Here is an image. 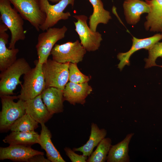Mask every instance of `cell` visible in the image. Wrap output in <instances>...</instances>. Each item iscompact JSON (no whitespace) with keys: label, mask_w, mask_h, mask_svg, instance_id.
I'll use <instances>...</instances> for the list:
<instances>
[{"label":"cell","mask_w":162,"mask_h":162,"mask_svg":"<svg viewBox=\"0 0 162 162\" xmlns=\"http://www.w3.org/2000/svg\"><path fill=\"white\" fill-rule=\"evenodd\" d=\"M69 70V82L81 83L88 82L90 80L89 76L84 75L80 71L77 64L70 63Z\"/></svg>","instance_id":"obj_27"},{"label":"cell","mask_w":162,"mask_h":162,"mask_svg":"<svg viewBox=\"0 0 162 162\" xmlns=\"http://www.w3.org/2000/svg\"><path fill=\"white\" fill-rule=\"evenodd\" d=\"M40 135L34 130L28 132H12L3 139V142L10 145L30 146L39 144Z\"/></svg>","instance_id":"obj_22"},{"label":"cell","mask_w":162,"mask_h":162,"mask_svg":"<svg viewBox=\"0 0 162 162\" xmlns=\"http://www.w3.org/2000/svg\"><path fill=\"white\" fill-rule=\"evenodd\" d=\"M158 66H159V67H161V68H162V65H160V66L158 65Z\"/></svg>","instance_id":"obj_31"},{"label":"cell","mask_w":162,"mask_h":162,"mask_svg":"<svg viewBox=\"0 0 162 162\" xmlns=\"http://www.w3.org/2000/svg\"><path fill=\"white\" fill-rule=\"evenodd\" d=\"M148 57L145 59L146 62L145 68L158 66L155 62L158 57H162V42L155 44L148 50Z\"/></svg>","instance_id":"obj_26"},{"label":"cell","mask_w":162,"mask_h":162,"mask_svg":"<svg viewBox=\"0 0 162 162\" xmlns=\"http://www.w3.org/2000/svg\"><path fill=\"white\" fill-rule=\"evenodd\" d=\"M44 155L38 154L30 158L28 160V162H50L47 158H46Z\"/></svg>","instance_id":"obj_29"},{"label":"cell","mask_w":162,"mask_h":162,"mask_svg":"<svg viewBox=\"0 0 162 162\" xmlns=\"http://www.w3.org/2000/svg\"><path fill=\"white\" fill-rule=\"evenodd\" d=\"M130 133L126 135L125 138L118 143L112 146L107 156V162H129L128 154L129 145L134 135Z\"/></svg>","instance_id":"obj_20"},{"label":"cell","mask_w":162,"mask_h":162,"mask_svg":"<svg viewBox=\"0 0 162 162\" xmlns=\"http://www.w3.org/2000/svg\"><path fill=\"white\" fill-rule=\"evenodd\" d=\"M31 68L23 58L17 59L11 65L0 74V95H11L19 85H22L20 79L28 72Z\"/></svg>","instance_id":"obj_2"},{"label":"cell","mask_w":162,"mask_h":162,"mask_svg":"<svg viewBox=\"0 0 162 162\" xmlns=\"http://www.w3.org/2000/svg\"><path fill=\"white\" fill-rule=\"evenodd\" d=\"M64 150L66 154L72 162H86L87 157L79 155L76 153L74 151L70 148L65 147Z\"/></svg>","instance_id":"obj_28"},{"label":"cell","mask_w":162,"mask_h":162,"mask_svg":"<svg viewBox=\"0 0 162 162\" xmlns=\"http://www.w3.org/2000/svg\"><path fill=\"white\" fill-rule=\"evenodd\" d=\"M88 0L92 4L93 9V13L89 18V27L92 30L96 31L99 24H107L112 17L110 12L104 9L103 4L101 0Z\"/></svg>","instance_id":"obj_23"},{"label":"cell","mask_w":162,"mask_h":162,"mask_svg":"<svg viewBox=\"0 0 162 162\" xmlns=\"http://www.w3.org/2000/svg\"><path fill=\"white\" fill-rule=\"evenodd\" d=\"M67 30L65 26L51 27L39 34L36 48L39 63L42 64L46 62L55 44L64 37Z\"/></svg>","instance_id":"obj_6"},{"label":"cell","mask_w":162,"mask_h":162,"mask_svg":"<svg viewBox=\"0 0 162 162\" xmlns=\"http://www.w3.org/2000/svg\"><path fill=\"white\" fill-rule=\"evenodd\" d=\"M73 16L77 20V22H74L75 30L79 36L82 45L89 52L98 50L102 40L101 34L96 31L92 30L88 26L86 16L81 15Z\"/></svg>","instance_id":"obj_10"},{"label":"cell","mask_w":162,"mask_h":162,"mask_svg":"<svg viewBox=\"0 0 162 162\" xmlns=\"http://www.w3.org/2000/svg\"><path fill=\"white\" fill-rule=\"evenodd\" d=\"M42 66L37 61L35 67L24 75L20 94L17 96L19 99L25 101L33 99L40 94L45 89Z\"/></svg>","instance_id":"obj_3"},{"label":"cell","mask_w":162,"mask_h":162,"mask_svg":"<svg viewBox=\"0 0 162 162\" xmlns=\"http://www.w3.org/2000/svg\"><path fill=\"white\" fill-rule=\"evenodd\" d=\"M40 124L41 130L38 144L45 151L47 158L52 162H65L52 142V135L50 130L45 123Z\"/></svg>","instance_id":"obj_19"},{"label":"cell","mask_w":162,"mask_h":162,"mask_svg":"<svg viewBox=\"0 0 162 162\" xmlns=\"http://www.w3.org/2000/svg\"><path fill=\"white\" fill-rule=\"evenodd\" d=\"M43 102L52 115L64 110L63 90L54 87L45 88L41 94Z\"/></svg>","instance_id":"obj_15"},{"label":"cell","mask_w":162,"mask_h":162,"mask_svg":"<svg viewBox=\"0 0 162 162\" xmlns=\"http://www.w3.org/2000/svg\"><path fill=\"white\" fill-rule=\"evenodd\" d=\"M8 29L2 22L0 23V70L3 71L17 60L19 52L18 48L9 49L6 46L9 35L6 32Z\"/></svg>","instance_id":"obj_14"},{"label":"cell","mask_w":162,"mask_h":162,"mask_svg":"<svg viewBox=\"0 0 162 162\" xmlns=\"http://www.w3.org/2000/svg\"><path fill=\"white\" fill-rule=\"evenodd\" d=\"M24 20L37 31L44 22L46 14L41 10L40 0H9Z\"/></svg>","instance_id":"obj_7"},{"label":"cell","mask_w":162,"mask_h":162,"mask_svg":"<svg viewBox=\"0 0 162 162\" xmlns=\"http://www.w3.org/2000/svg\"><path fill=\"white\" fill-rule=\"evenodd\" d=\"M106 134L107 131L105 129H100L96 124L92 123L88 140L83 146L79 148H73V150L74 151L81 152L84 156L89 157L94 148L105 138Z\"/></svg>","instance_id":"obj_21"},{"label":"cell","mask_w":162,"mask_h":162,"mask_svg":"<svg viewBox=\"0 0 162 162\" xmlns=\"http://www.w3.org/2000/svg\"><path fill=\"white\" fill-rule=\"evenodd\" d=\"M38 154L44 155L43 152L34 150L30 146L11 145L0 147V160L10 159L16 162H28L32 156Z\"/></svg>","instance_id":"obj_12"},{"label":"cell","mask_w":162,"mask_h":162,"mask_svg":"<svg viewBox=\"0 0 162 162\" xmlns=\"http://www.w3.org/2000/svg\"><path fill=\"white\" fill-rule=\"evenodd\" d=\"M74 0H61L54 5L50 4L48 0H40L41 10L46 15L44 23L40 27V30L44 31L52 27L61 20H65L71 16L69 12L63 11L69 4L73 6Z\"/></svg>","instance_id":"obj_9"},{"label":"cell","mask_w":162,"mask_h":162,"mask_svg":"<svg viewBox=\"0 0 162 162\" xmlns=\"http://www.w3.org/2000/svg\"><path fill=\"white\" fill-rule=\"evenodd\" d=\"M49 1H50L52 3H57L60 1L61 0H48Z\"/></svg>","instance_id":"obj_30"},{"label":"cell","mask_w":162,"mask_h":162,"mask_svg":"<svg viewBox=\"0 0 162 162\" xmlns=\"http://www.w3.org/2000/svg\"><path fill=\"white\" fill-rule=\"evenodd\" d=\"M2 110L0 112L1 132L10 130L13 124L26 113L25 101L19 99L16 102L14 100L17 96L0 95Z\"/></svg>","instance_id":"obj_4"},{"label":"cell","mask_w":162,"mask_h":162,"mask_svg":"<svg viewBox=\"0 0 162 162\" xmlns=\"http://www.w3.org/2000/svg\"><path fill=\"white\" fill-rule=\"evenodd\" d=\"M123 7L127 22L133 25L139 22L142 14H148L150 11L148 4L145 1L141 0H125Z\"/></svg>","instance_id":"obj_18"},{"label":"cell","mask_w":162,"mask_h":162,"mask_svg":"<svg viewBox=\"0 0 162 162\" xmlns=\"http://www.w3.org/2000/svg\"><path fill=\"white\" fill-rule=\"evenodd\" d=\"M86 50L77 40L61 44H56L51 52L52 59L58 62L77 64L82 61Z\"/></svg>","instance_id":"obj_8"},{"label":"cell","mask_w":162,"mask_h":162,"mask_svg":"<svg viewBox=\"0 0 162 162\" xmlns=\"http://www.w3.org/2000/svg\"><path fill=\"white\" fill-rule=\"evenodd\" d=\"M38 124L29 114L26 113L15 121L10 130L11 132L30 131L37 128Z\"/></svg>","instance_id":"obj_25"},{"label":"cell","mask_w":162,"mask_h":162,"mask_svg":"<svg viewBox=\"0 0 162 162\" xmlns=\"http://www.w3.org/2000/svg\"><path fill=\"white\" fill-rule=\"evenodd\" d=\"M162 39V34L157 33L154 35L142 39H139L133 37L132 45L128 51L120 52L117 55V58L120 61L118 68L120 70H122L126 65H130V58L131 55L136 51L144 49L148 50L155 44Z\"/></svg>","instance_id":"obj_11"},{"label":"cell","mask_w":162,"mask_h":162,"mask_svg":"<svg viewBox=\"0 0 162 162\" xmlns=\"http://www.w3.org/2000/svg\"><path fill=\"white\" fill-rule=\"evenodd\" d=\"M110 138H104L99 143L95 151L87 160V162H104L112 146Z\"/></svg>","instance_id":"obj_24"},{"label":"cell","mask_w":162,"mask_h":162,"mask_svg":"<svg viewBox=\"0 0 162 162\" xmlns=\"http://www.w3.org/2000/svg\"><path fill=\"white\" fill-rule=\"evenodd\" d=\"M92 91V88L88 82L77 83L69 82L63 90L65 100L70 104L83 105L86 102L87 97Z\"/></svg>","instance_id":"obj_13"},{"label":"cell","mask_w":162,"mask_h":162,"mask_svg":"<svg viewBox=\"0 0 162 162\" xmlns=\"http://www.w3.org/2000/svg\"><path fill=\"white\" fill-rule=\"evenodd\" d=\"M150 11L146 17L144 27L147 31L162 34V0H145Z\"/></svg>","instance_id":"obj_17"},{"label":"cell","mask_w":162,"mask_h":162,"mask_svg":"<svg viewBox=\"0 0 162 162\" xmlns=\"http://www.w3.org/2000/svg\"><path fill=\"white\" fill-rule=\"evenodd\" d=\"M9 0H0V20L9 30L11 38L9 49L15 48L16 42L26 38L23 19L17 10L11 5Z\"/></svg>","instance_id":"obj_1"},{"label":"cell","mask_w":162,"mask_h":162,"mask_svg":"<svg viewBox=\"0 0 162 162\" xmlns=\"http://www.w3.org/2000/svg\"><path fill=\"white\" fill-rule=\"evenodd\" d=\"M26 113L40 124L45 123L52 117L44 103L41 94L25 101Z\"/></svg>","instance_id":"obj_16"},{"label":"cell","mask_w":162,"mask_h":162,"mask_svg":"<svg viewBox=\"0 0 162 162\" xmlns=\"http://www.w3.org/2000/svg\"><path fill=\"white\" fill-rule=\"evenodd\" d=\"M69 63H61L50 59L42 64L46 88L54 87L64 90L69 80Z\"/></svg>","instance_id":"obj_5"}]
</instances>
